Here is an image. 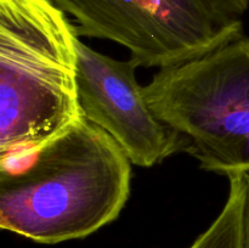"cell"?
<instances>
[{
	"instance_id": "obj_1",
	"label": "cell",
	"mask_w": 249,
	"mask_h": 248,
	"mask_svg": "<svg viewBox=\"0 0 249 248\" xmlns=\"http://www.w3.org/2000/svg\"><path fill=\"white\" fill-rule=\"evenodd\" d=\"M131 162L83 117L33 153L0 159V228L53 245L87 237L119 216Z\"/></svg>"
},
{
	"instance_id": "obj_2",
	"label": "cell",
	"mask_w": 249,
	"mask_h": 248,
	"mask_svg": "<svg viewBox=\"0 0 249 248\" xmlns=\"http://www.w3.org/2000/svg\"><path fill=\"white\" fill-rule=\"evenodd\" d=\"M78 40L53 0H0V159L31 155L83 118Z\"/></svg>"
},
{
	"instance_id": "obj_3",
	"label": "cell",
	"mask_w": 249,
	"mask_h": 248,
	"mask_svg": "<svg viewBox=\"0 0 249 248\" xmlns=\"http://www.w3.org/2000/svg\"><path fill=\"white\" fill-rule=\"evenodd\" d=\"M153 113L207 172L249 173V38L162 68L143 87Z\"/></svg>"
},
{
	"instance_id": "obj_4",
	"label": "cell",
	"mask_w": 249,
	"mask_h": 248,
	"mask_svg": "<svg viewBox=\"0 0 249 248\" xmlns=\"http://www.w3.org/2000/svg\"><path fill=\"white\" fill-rule=\"evenodd\" d=\"M78 35L128 49L139 67H170L242 35L249 0H53Z\"/></svg>"
},
{
	"instance_id": "obj_5",
	"label": "cell",
	"mask_w": 249,
	"mask_h": 248,
	"mask_svg": "<svg viewBox=\"0 0 249 248\" xmlns=\"http://www.w3.org/2000/svg\"><path fill=\"white\" fill-rule=\"evenodd\" d=\"M139 65L116 60L78 40V99L83 117L106 131L131 164L150 168L181 152L179 136L151 109Z\"/></svg>"
},
{
	"instance_id": "obj_6",
	"label": "cell",
	"mask_w": 249,
	"mask_h": 248,
	"mask_svg": "<svg viewBox=\"0 0 249 248\" xmlns=\"http://www.w3.org/2000/svg\"><path fill=\"white\" fill-rule=\"evenodd\" d=\"M229 179V195L218 218L190 248H242L246 204L245 175Z\"/></svg>"
},
{
	"instance_id": "obj_7",
	"label": "cell",
	"mask_w": 249,
	"mask_h": 248,
	"mask_svg": "<svg viewBox=\"0 0 249 248\" xmlns=\"http://www.w3.org/2000/svg\"><path fill=\"white\" fill-rule=\"evenodd\" d=\"M245 175L246 182V204L245 218H243V232H242V248H249V173Z\"/></svg>"
}]
</instances>
